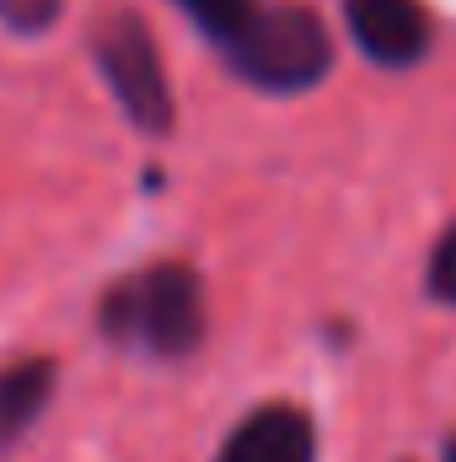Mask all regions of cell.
Instances as JSON below:
<instances>
[{"label":"cell","mask_w":456,"mask_h":462,"mask_svg":"<svg viewBox=\"0 0 456 462\" xmlns=\"http://www.w3.org/2000/svg\"><path fill=\"white\" fill-rule=\"evenodd\" d=\"M183 11L205 27V32H215L221 43H226L231 32L247 22V11H252V0H183Z\"/></svg>","instance_id":"cell-7"},{"label":"cell","mask_w":456,"mask_h":462,"mask_svg":"<svg viewBox=\"0 0 456 462\" xmlns=\"http://www.w3.org/2000/svg\"><path fill=\"white\" fill-rule=\"evenodd\" d=\"M446 462H456V436H451V447H446Z\"/></svg>","instance_id":"cell-10"},{"label":"cell","mask_w":456,"mask_h":462,"mask_svg":"<svg viewBox=\"0 0 456 462\" xmlns=\"http://www.w3.org/2000/svg\"><path fill=\"white\" fill-rule=\"evenodd\" d=\"M97 60H103V76L114 81L123 114L140 129H150V134L172 129V87H167L156 38H150V27L140 16L118 11L97 27Z\"/></svg>","instance_id":"cell-3"},{"label":"cell","mask_w":456,"mask_h":462,"mask_svg":"<svg viewBox=\"0 0 456 462\" xmlns=\"http://www.w3.org/2000/svg\"><path fill=\"white\" fill-rule=\"evenodd\" d=\"M103 328L161 360L194 355L205 339V285L188 263H150L108 291Z\"/></svg>","instance_id":"cell-1"},{"label":"cell","mask_w":456,"mask_h":462,"mask_svg":"<svg viewBox=\"0 0 456 462\" xmlns=\"http://www.w3.org/2000/svg\"><path fill=\"white\" fill-rule=\"evenodd\" d=\"M343 16L376 65H414L430 49V16L419 0H343Z\"/></svg>","instance_id":"cell-4"},{"label":"cell","mask_w":456,"mask_h":462,"mask_svg":"<svg viewBox=\"0 0 456 462\" xmlns=\"http://www.w3.org/2000/svg\"><path fill=\"white\" fill-rule=\"evenodd\" d=\"M231 65L263 87V92H301L312 87L328 60H333V43H328V27L317 22V11L306 5H269V11H247V22L226 38Z\"/></svg>","instance_id":"cell-2"},{"label":"cell","mask_w":456,"mask_h":462,"mask_svg":"<svg viewBox=\"0 0 456 462\" xmlns=\"http://www.w3.org/2000/svg\"><path fill=\"white\" fill-rule=\"evenodd\" d=\"M215 462H317L312 414L296 403H263L226 436Z\"/></svg>","instance_id":"cell-5"},{"label":"cell","mask_w":456,"mask_h":462,"mask_svg":"<svg viewBox=\"0 0 456 462\" xmlns=\"http://www.w3.org/2000/svg\"><path fill=\"white\" fill-rule=\"evenodd\" d=\"M49 393H54V365L49 360H16V365H5L0 371V441L22 436L38 420V409L49 403Z\"/></svg>","instance_id":"cell-6"},{"label":"cell","mask_w":456,"mask_h":462,"mask_svg":"<svg viewBox=\"0 0 456 462\" xmlns=\"http://www.w3.org/2000/svg\"><path fill=\"white\" fill-rule=\"evenodd\" d=\"M59 16V0H0V22L32 32V27H49Z\"/></svg>","instance_id":"cell-9"},{"label":"cell","mask_w":456,"mask_h":462,"mask_svg":"<svg viewBox=\"0 0 456 462\" xmlns=\"http://www.w3.org/2000/svg\"><path fill=\"white\" fill-rule=\"evenodd\" d=\"M430 296H441V301L456 307V221L446 226V236L430 253Z\"/></svg>","instance_id":"cell-8"}]
</instances>
